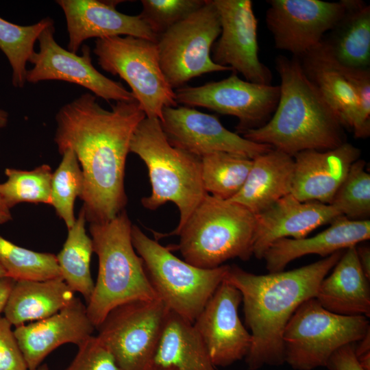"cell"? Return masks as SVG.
Instances as JSON below:
<instances>
[{
  "label": "cell",
  "mask_w": 370,
  "mask_h": 370,
  "mask_svg": "<svg viewBox=\"0 0 370 370\" xmlns=\"http://www.w3.org/2000/svg\"><path fill=\"white\" fill-rule=\"evenodd\" d=\"M145 117L136 99L116 101L108 110L89 92L56 113L54 142L60 154L71 149L76 155L84 177L82 209L89 223L108 221L125 210L126 158L133 133Z\"/></svg>",
  "instance_id": "cell-1"
},
{
  "label": "cell",
  "mask_w": 370,
  "mask_h": 370,
  "mask_svg": "<svg viewBox=\"0 0 370 370\" xmlns=\"http://www.w3.org/2000/svg\"><path fill=\"white\" fill-rule=\"evenodd\" d=\"M343 251L291 271L256 275L236 265L229 267L225 280L241 293L245 322L251 345L245 357L249 370L285 362L283 333L296 309L315 297L321 281Z\"/></svg>",
  "instance_id": "cell-2"
},
{
  "label": "cell",
  "mask_w": 370,
  "mask_h": 370,
  "mask_svg": "<svg viewBox=\"0 0 370 370\" xmlns=\"http://www.w3.org/2000/svg\"><path fill=\"white\" fill-rule=\"evenodd\" d=\"M280 97L271 119L242 133L246 139L291 156L309 149L325 151L345 143L338 116L305 75L298 58L279 55Z\"/></svg>",
  "instance_id": "cell-3"
},
{
  "label": "cell",
  "mask_w": 370,
  "mask_h": 370,
  "mask_svg": "<svg viewBox=\"0 0 370 370\" xmlns=\"http://www.w3.org/2000/svg\"><path fill=\"white\" fill-rule=\"evenodd\" d=\"M99 271L87 313L97 328L116 306L135 300L159 299L132 240V224L125 210L114 219L89 223Z\"/></svg>",
  "instance_id": "cell-4"
},
{
  "label": "cell",
  "mask_w": 370,
  "mask_h": 370,
  "mask_svg": "<svg viewBox=\"0 0 370 370\" xmlns=\"http://www.w3.org/2000/svg\"><path fill=\"white\" fill-rule=\"evenodd\" d=\"M130 152L136 154L148 170L151 193L141 199L142 205L153 210L172 202L179 210L175 230L157 236L175 235L208 194L201 179V158L172 146L160 120L146 116L133 133Z\"/></svg>",
  "instance_id": "cell-5"
},
{
  "label": "cell",
  "mask_w": 370,
  "mask_h": 370,
  "mask_svg": "<svg viewBox=\"0 0 370 370\" xmlns=\"http://www.w3.org/2000/svg\"><path fill=\"white\" fill-rule=\"evenodd\" d=\"M256 215L242 205L207 194L175 234L184 260L201 269H214L228 260L253 256Z\"/></svg>",
  "instance_id": "cell-6"
},
{
  "label": "cell",
  "mask_w": 370,
  "mask_h": 370,
  "mask_svg": "<svg viewBox=\"0 0 370 370\" xmlns=\"http://www.w3.org/2000/svg\"><path fill=\"white\" fill-rule=\"evenodd\" d=\"M132 240L158 297L170 311L193 323L225 279L230 265L214 269L192 265L135 225Z\"/></svg>",
  "instance_id": "cell-7"
},
{
  "label": "cell",
  "mask_w": 370,
  "mask_h": 370,
  "mask_svg": "<svg viewBox=\"0 0 370 370\" xmlns=\"http://www.w3.org/2000/svg\"><path fill=\"white\" fill-rule=\"evenodd\" d=\"M370 331L364 316L331 312L314 298L295 311L283 333L284 361L295 370L325 367L340 347L360 341Z\"/></svg>",
  "instance_id": "cell-8"
},
{
  "label": "cell",
  "mask_w": 370,
  "mask_h": 370,
  "mask_svg": "<svg viewBox=\"0 0 370 370\" xmlns=\"http://www.w3.org/2000/svg\"><path fill=\"white\" fill-rule=\"evenodd\" d=\"M93 53L105 71L130 87L147 118L162 119L166 107L177 106L175 90L162 71L156 42L117 36L96 39Z\"/></svg>",
  "instance_id": "cell-9"
},
{
  "label": "cell",
  "mask_w": 370,
  "mask_h": 370,
  "mask_svg": "<svg viewBox=\"0 0 370 370\" xmlns=\"http://www.w3.org/2000/svg\"><path fill=\"white\" fill-rule=\"evenodd\" d=\"M218 11L212 0L158 36L156 44L163 74L177 89L206 73L232 71L211 58L213 44L221 34Z\"/></svg>",
  "instance_id": "cell-10"
},
{
  "label": "cell",
  "mask_w": 370,
  "mask_h": 370,
  "mask_svg": "<svg viewBox=\"0 0 370 370\" xmlns=\"http://www.w3.org/2000/svg\"><path fill=\"white\" fill-rule=\"evenodd\" d=\"M169 312L160 299L121 304L96 328L97 336L121 370H152Z\"/></svg>",
  "instance_id": "cell-11"
},
{
  "label": "cell",
  "mask_w": 370,
  "mask_h": 370,
  "mask_svg": "<svg viewBox=\"0 0 370 370\" xmlns=\"http://www.w3.org/2000/svg\"><path fill=\"white\" fill-rule=\"evenodd\" d=\"M177 103L185 106L203 107L238 119L237 132L256 129L272 116L279 101L280 87L241 79L232 71L227 78L199 86L175 90Z\"/></svg>",
  "instance_id": "cell-12"
},
{
  "label": "cell",
  "mask_w": 370,
  "mask_h": 370,
  "mask_svg": "<svg viewBox=\"0 0 370 370\" xmlns=\"http://www.w3.org/2000/svg\"><path fill=\"white\" fill-rule=\"evenodd\" d=\"M54 34L53 23L39 36L38 51L29 60L33 67L27 70V82L64 81L81 86L108 102L135 99L121 82L107 77L93 66L90 48L87 45L82 46V53L79 56L61 47L55 40Z\"/></svg>",
  "instance_id": "cell-13"
},
{
  "label": "cell",
  "mask_w": 370,
  "mask_h": 370,
  "mask_svg": "<svg viewBox=\"0 0 370 370\" xmlns=\"http://www.w3.org/2000/svg\"><path fill=\"white\" fill-rule=\"evenodd\" d=\"M266 24L275 47L300 58L316 47L338 23L344 0H269Z\"/></svg>",
  "instance_id": "cell-14"
},
{
  "label": "cell",
  "mask_w": 370,
  "mask_h": 370,
  "mask_svg": "<svg viewBox=\"0 0 370 370\" xmlns=\"http://www.w3.org/2000/svg\"><path fill=\"white\" fill-rule=\"evenodd\" d=\"M221 34L211 49L212 61L241 73L246 81L271 84L272 73L259 59L258 20L250 0H212Z\"/></svg>",
  "instance_id": "cell-15"
},
{
  "label": "cell",
  "mask_w": 370,
  "mask_h": 370,
  "mask_svg": "<svg viewBox=\"0 0 370 370\" xmlns=\"http://www.w3.org/2000/svg\"><path fill=\"white\" fill-rule=\"evenodd\" d=\"M160 121L172 146L199 158L228 152L254 159L273 149L230 131L214 115L185 106L164 108Z\"/></svg>",
  "instance_id": "cell-16"
},
{
  "label": "cell",
  "mask_w": 370,
  "mask_h": 370,
  "mask_svg": "<svg viewBox=\"0 0 370 370\" xmlns=\"http://www.w3.org/2000/svg\"><path fill=\"white\" fill-rule=\"evenodd\" d=\"M241 302L240 291L224 279L193 323L214 366L227 367L249 351L251 336L238 313Z\"/></svg>",
  "instance_id": "cell-17"
},
{
  "label": "cell",
  "mask_w": 370,
  "mask_h": 370,
  "mask_svg": "<svg viewBox=\"0 0 370 370\" xmlns=\"http://www.w3.org/2000/svg\"><path fill=\"white\" fill-rule=\"evenodd\" d=\"M62 10L69 35L67 49L77 53L88 38L130 36L156 42L158 37L140 14L119 12V1L58 0Z\"/></svg>",
  "instance_id": "cell-18"
},
{
  "label": "cell",
  "mask_w": 370,
  "mask_h": 370,
  "mask_svg": "<svg viewBox=\"0 0 370 370\" xmlns=\"http://www.w3.org/2000/svg\"><path fill=\"white\" fill-rule=\"evenodd\" d=\"M95 329L86 306L75 297L54 314L15 327L14 334L28 370H32L42 365L57 347L66 343L78 346L92 336Z\"/></svg>",
  "instance_id": "cell-19"
},
{
  "label": "cell",
  "mask_w": 370,
  "mask_h": 370,
  "mask_svg": "<svg viewBox=\"0 0 370 370\" xmlns=\"http://www.w3.org/2000/svg\"><path fill=\"white\" fill-rule=\"evenodd\" d=\"M360 153L358 147L347 142L332 149L296 153L291 193L301 201L330 204Z\"/></svg>",
  "instance_id": "cell-20"
},
{
  "label": "cell",
  "mask_w": 370,
  "mask_h": 370,
  "mask_svg": "<svg viewBox=\"0 0 370 370\" xmlns=\"http://www.w3.org/2000/svg\"><path fill=\"white\" fill-rule=\"evenodd\" d=\"M341 215L330 204L301 201L291 193L288 194L256 215L253 256L262 259L275 241L289 237L305 238Z\"/></svg>",
  "instance_id": "cell-21"
},
{
  "label": "cell",
  "mask_w": 370,
  "mask_h": 370,
  "mask_svg": "<svg viewBox=\"0 0 370 370\" xmlns=\"http://www.w3.org/2000/svg\"><path fill=\"white\" fill-rule=\"evenodd\" d=\"M330 226L309 238H285L272 243L262 258L269 273L284 271L293 260L309 254L323 258L343 251L370 238V221L352 220L341 215Z\"/></svg>",
  "instance_id": "cell-22"
},
{
  "label": "cell",
  "mask_w": 370,
  "mask_h": 370,
  "mask_svg": "<svg viewBox=\"0 0 370 370\" xmlns=\"http://www.w3.org/2000/svg\"><path fill=\"white\" fill-rule=\"evenodd\" d=\"M356 246L345 249L331 274L320 283L314 298L323 308L334 314L368 318L369 280L359 264Z\"/></svg>",
  "instance_id": "cell-23"
},
{
  "label": "cell",
  "mask_w": 370,
  "mask_h": 370,
  "mask_svg": "<svg viewBox=\"0 0 370 370\" xmlns=\"http://www.w3.org/2000/svg\"><path fill=\"white\" fill-rule=\"evenodd\" d=\"M298 60L305 75L336 112L343 127L354 132L358 121L357 95L342 65L323 40Z\"/></svg>",
  "instance_id": "cell-24"
},
{
  "label": "cell",
  "mask_w": 370,
  "mask_h": 370,
  "mask_svg": "<svg viewBox=\"0 0 370 370\" xmlns=\"http://www.w3.org/2000/svg\"><path fill=\"white\" fill-rule=\"evenodd\" d=\"M293 171V157L271 149L253 159L243 187L229 201L256 215L291 193Z\"/></svg>",
  "instance_id": "cell-25"
},
{
  "label": "cell",
  "mask_w": 370,
  "mask_h": 370,
  "mask_svg": "<svg viewBox=\"0 0 370 370\" xmlns=\"http://www.w3.org/2000/svg\"><path fill=\"white\" fill-rule=\"evenodd\" d=\"M74 294L62 278L18 280L8 297L4 317L14 327L41 320L68 306Z\"/></svg>",
  "instance_id": "cell-26"
},
{
  "label": "cell",
  "mask_w": 370,
  "mask_h": 370,
  "mask_svg": "<svg viewBox=\"0 0 370 370\" xmlns=\"http://www.w3.org/2000/svg\"><path fill=\"white\" fill-rule=\"evenodd\" d=\"M345 11L323 40L341 65L367 69L370 65V6L361 0H344Z\"/></svg>",
  "instance_id": "cell-27"
},
{
  "label": "cell",
  "mask_w": 370,
  "mask_h": 370,
  "mask_svg": "<svg viewBox=\"0 0 370 370\" xmlns=\"http://www.w3.org/2000/svg\"><path fill=\"white\" fill-rule=\"evenodd\" d=\"M193 323L170 311L154 356L153 369L215 370Z\"/></svg>",
  "instance_id": "cell-28"
},
{
  "label": "cell",
  "mask_w": 370,
  "mask_h": 370,
  "mask_svg": "<svg viewBox=\"0 0 370 370\" xmlns=\"http://www.w3.org/2000/svg\"><path fill=\"white\" fill-rule=\"evenodd\" d=\"M86 221L82 208L75 223L68 229L66 241L56 259L63 280L74 293H80L88 303L95 283L90 273L93 244L86 234Z\"/></svg>",
  "instance_id": "cell-29"
},
{
  "label": "cell",
  "mask_w": 370,
  "mask_h": 370,
  "mask_svg": "<svg viewBox=\"0 0 370 370\" xmlns=\"http://www.w3.org/2000/svg\"><path fill=\"white\" fill-rule=\"evenodd\" d=\"M253 159L228 152H214L201 158L203 185L216 198L230 200L243 187Z\"/></svg>",
  "instance_id": "cell-30"
},
{
  "label": "cell",
  "mask_w": 370,
  "mask_h": 370,
  "mask_svg": "<svg viewBox=\"0 0 370 370\" xmlns=\"http://www.w3.org/2000/svg\"><path fill=\"white\" fill-rule=\"evenodd\" d=\"M53 23L51 18L46 17L32 25H20L0 17V49L11 66L12 83L14 87L25 86L27 63L35 52V42L42 32Z\"/></svg>",
  "instance_id": "cell-31"
},
{
  "label": "cell",
  "mask_w": 370,
  "mask_h": 370,
  "mask_svg": "<svg viewBox=\"0 0 370 370\" xmlns=\"http://www.w3.org/2000/svg\"><path fill=\"white\" fill-rule=\"evenodd\" d=\"M0 264L6 276L15 281L62 278L56 255L21 247L1 236Z\"/></svg>",
  "instance_id": "cell-32"
},
{
  "label": "cell",
  "mask_w": 370,
  "mask_h": 370,
  "mask_svg": "<svg viewBox=\"0 0 370 370\" xmlns=\"http://www.w3.org/2000/svg\"><path fill=\"white\" fill-rule=\"evenodd\" d=\"M52 174L47 164L31 171L7 168V180L0 184V196L10 210L23 202L51 205Z\"/></svg>",
  "instance_id": "cell-33"
},
{
  "label": "cell",
  "mask_w": 370,
  "mask_h": 370,
  "mask_svg": "<svg viewBox=\"0 0 370 370\" xmlns=\"http://www.w3.org/2000/svg\"><path fill=\"white\" fill-rule=\"evenodd\" d=\"M58 167L52 174L51 206L70 229L76 220L74 214L75 199L82 197L84 190V177L73 151L64 150Z\"/></svg>",
  "instance_id": "cell-34"
},
{
  "label": "cell",
  "mask_w": 370,
  "mask_h": 370,
  "mask_svg": "<svg viewBox=\"0 0 370 370\" xmlns=\"http://www.w3.org/2000/svg\"><path fill=\"white\" fill-rule=\"evenodd\" d=\"M365 165L361 159L352 164L330 204L349 219L367 220L370 215V175Z\"/></svg>",
  "instance_id": "cell-35"
},
{
  "label": "cell",
  "mask_w": 370,
  "mask_h": 370,
  "mask_svg": "<svg viewBox=\"0 0 370 370\" xmlns=\"http://www.w3.org/2000/svg\"><path fill=\"white\" fill-rule=\"evenodd\" d=\"M206 0H142L140 14L158 38L204 5Z\"/></svg>",
  "instance_id": "cell-36"
},
{
  "label": "cell",
  "mask_w": 370,
  "mask_h": 370,
  "mask_svg": "<svg viewBox=\"0 0 370 370\" xmlns=\"http://www.w3.org/2000/svg\"><path fill=\"white\" fill-rule=\"evenodd\" d=\"M77 347L75 358L65 370H121L97 336H90Z\"/></svg>",
  "instance_id": "cell-37"
},
{
  "label": "cell",
  "mask_w": 370,
  "mask_h": 370,
  "mask_svg": "<svg viewBox=\"0 0 370 370\" xmlns=\"http://www.w3.org/2000/svg\"><path fill=\"white\" fill-rule=\"evenodd\" d=\"M342 66L358 101L357 125L353 132L354 136L367 138L370 134V69Z\"/></svg>",
  "instance_id": "cell-38"
},
{
  "label": "cell",
  "mask_w": 370,
  "mask_h": 370,
  "mask_svg": "<svg viewBox=\"0 0 370 370\" xmlns=\"http://www.w3.org/2000/svg\"><path fill=\"white\" fill-rule=\"evenodd\" d=\"M12 327L0 315V370H28Z\"/></svg>",
  "instance_id": "cell-39"
},
{
  "label": "cell",
  "mask_w": 370,
  "mask_h": 370,
  "mask_svg": "<svg viewBox=\"0 0 370 370\" xmlns=\"http://www.w3.org/2000/svg\"><path fill=\"white\" fill-rule=\"evenodd\" d=\"M355 345L347 344L336 350L330 358L326 367L330 370H365L356 356Z\"/></svg>",
  "instance_id": "cell-40"
},
{
  "label": "cell",
  "mask_w": 370,
  "mask_h": 370,
  "mask_svg": "<svg viewBox=\"0 0 370 370\" xmlns=\"http://www.w3.org/2000/svg\"><path fill=\"white\" fill-rule=\"evenodd\" d=\"M355 345V354L360 365L365 370H370V331Z\"/></svg>",
  "instance_id": "cell-41"
},
{
  "label": "cell",
  "mask_w": 370,
  "mask_h": 370,
  "mask_svg": "<svg viewBox=\"0 0 370 370\" xmlns=\"http://www.w3.org/2000/svg\"><path fill=\"white\" fill-rule=\"evenodd\" d=\"M356 251L360 267L365 276L370 279V248L369 246H356Z\"/></svg>",
  "instance_id": "cell-42"
},
{
  "label": "cell",
  "mask_w": 370,
  "mask_h": 370,
  "mask_svg": "<svg viewBox=\"0 0 370 370\" xmlns=\"http://www.w3.org/2000/svg\"><path fill=\"white\" fill-rule=\"evenodd\" d=\"M15 280L5 277L0 280V314L3 312L8 297L15 283Z\"/></svg>",
  "instance_id": "cell-43"
},
{
  "label": "cell",
  "mask_w": 370,
  "mask_h": 370,
  "mask_svg": "<svg viewBox=\"0 0 370 370\" xmlns=\"http://www.w3.org/2000/svg\"><path fill=\"white\" fill-rule=\"evenodd\" d=\"M8 121V113L0 109V130L5 127Z\"/></svg>",
  "instance_id": "cell-44"
},
{
  "label": "cell",
  "mask_w": 370,
  "mask_h": 370,
  "mask_svg": "<svg viewBox=\"0 0 370 370\" xmlns=\"http://www.w3.org/2000/svg\"><path fill=\"white\" fill-rule=\"evenodd\" d=\"M0 212L11 215L10 210L6 207L0 196Z\"/></svg>",
  "instance_id": "cell-45"
},
{
  "label": "cell",
  "mask_w": 370,
  "mask_h": 370,
  "mask_svg": "<svg viewBox=\"0 0 370 370\" xmlns=\"http://www.w3.org/2000/svg\"><path fill=\"white\" fill-rule=\"evenodd\" d=\"M12 219V215L0 212V224H3Z\"/></svg>",
  "instance_id": "cell-46"
},
{
  "label": "cell",
  "mask_w": 370,
  "mask_h": 370,
  "mask_svg": "<svg viewBox=\"0 0 370 370\" xmlns=\"http://www.w3.org/2000/svg\"><path fill=\"white\" fill-rule=\"evenodd\" d=\"M32 370H49V368L48 365L46 363H45V364L40 365L37 368H36L34 369H32Z\"/></svg>",
  "instance_id": "cell-47"
},
{
  "label": "cell",
  "mask_w": 370,
  "mask_h": 370,
  "mask_svg": "<svg viewBox=\"0 0 370 370\" xmlns=\"http://www.w3.org/2000/svg\"><path fill=\"white\" fill-rule=\"evenodd\" d=\"M5 277H7L6 273L5 270L3 269V268L1 267V265L0 264V280Z\"/></svg>",
  "instance_id": "cell-48"
},
{
  "label": "cell",
  "mask_w": 370,
  "mask_h": 370,
  "mask_svg": "<svg viewBox=\"0 0 370 370\" xmlns=\"http://www.w3.org/2000/svg\"><path fill=\"white\" fill-rule=\"evenodd\" d=\"M153 370H175V369L173 367H166V368H157Z\"/></svg>",
  "instance_id": "cell-49"
}]
</instances>
